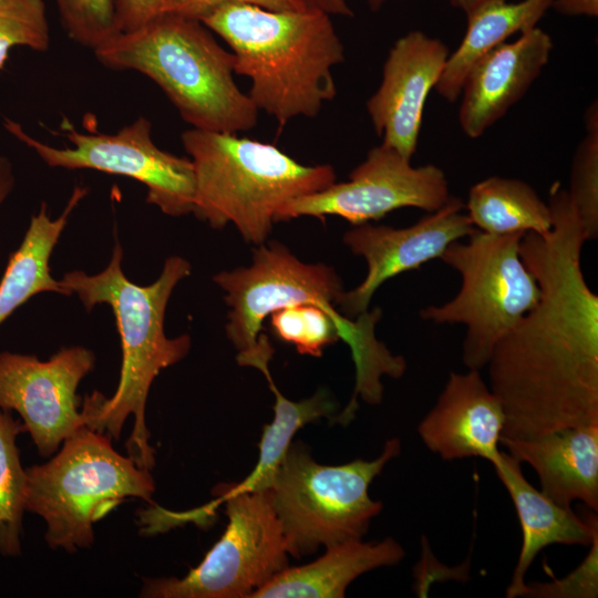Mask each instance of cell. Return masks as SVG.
I'll list each match as a JSON object with an SVG mask.
<instances>
[{
	"label": "cell",
	"mask_w": 598,
	"mask_h": 598,
	"mask_svg": "<svg viewBox=\"0 0 598 598\" xmlns=\"http://www.w3.org/2000/svg\"><path fill=\"white\" fill-rule=\"evenodd\" d=\"M547 204L551 229L526 233L519 245L539 300L486 364L505 413L502 436L515 440L598 423V296L580 261L588 240L560 183Z\"/></svg>",
	"instance_id": "6da1fadb"
},
{
	"label": "cell",
	"mask_w": 598,
	"mask_h": 598,
	"mask_svg": "<svg viewBox=\"0 0 598 598\" xmlns=\"http://www.w3.org/2000/svg\"><path fill=\"white\" fill-rule=\"evenodd\" d=\"M123 249L116 243L107 266L95 275L81 270L65 272L59 280L71 296L75 293L89 311L97 305L111 307L122 347L118 385L111 398L97 391L84 399L81 413L90 429L118 439L128 415L134 427L126 442L128 457L144 470L155 465V450L150 445L145 406L151 385L158 373L189 352L188 334L168 338L164 330L165 312L176 285L190 275L192 266L181 256H169L159 277L147 286L126 278L122 269Z\"/></svg>",
	"instance_id": "7a4b0ae2"
},
{
	"label": "cell",
	"mask_w": 598,
	"mask_h": 598,
	"mask_svg": "<svg viewBox=\"0 0 598 598\" xmlns=\"http://www.w3.org/2000/svg\"><path fill=\"white\" fill-rule=\"evenodd\" d=\"M199 21L227 43L235 73L250 80L247 94L279 127L315 117L337 95L332 68L344 61V48L331 16L227 2Z\"/></svg>",
	"instance_id": "3957f363"
},
{
	"label": "cell",
	"mask_w": 598,
	"mask_h": 598,
	"mask_svg": "<svg viewBox=\"0 0 598 598\" xmlns=\"http://www.w3.org/2000/svg\"><path fill=\"white\" fill-rule=\"evenodd\" d=\"M93 52L107 69L154 81L193 128L237 134L257 124L258 109L234 80L233 52L197 19L162 13Z\"/></svg>",
	"instance_id": "277c9868"
},
{
	"label": "cell",
	"mask_w": 598,
	"mask_h": 598,
	"mask_svg": "<svg viewBox=\"0 0 598 598\" xmlns=\"http://www.w3.org/2000/svg\"><path fill=\"white\" fill-rule=\"evenodd\" d=\"M181 140L194 168L195 216L214 229L230 223L255 246L286 203L336 183L331 165H303L270 143L193 127Z\"/></svg>",
	"instance_id": "5b68a950"
},
{
	"label": "cell",
	"mask_w": 598,
	"mask_h": 598,
	"mask_svg": "<svg viewBox=\"0 0 598 598\" xmlns=\"http://www.w3.org/2000/svg\"><path fill=\"white\" fill-rule=\"evenodd\" d=\"M110 439L84 425L63 441L51 461L25 470V511L44 519L51 548H89L94 523L125 498L151 501V471L118 454Z\"/></svg>",
	"instance_id": "8992f818"
},
{
	"label": "cell",
	"mask_w": 598,
	"mask_h": 598,
	"mask_svg": "<svg viewBox=\"0 0 598 598\" xmlns=\"http://www.w3.org/2000/svg\"><path fill=\"white\" fill-rule=\"evenodd\" d=\"M400 451L393 437L374 460L323 465L303 444L291 442L268 489L288 554L301 558L321 546L362 539L382 511L369 486Z\"/></svg>",
	"instance_id": "52a82bcc"
},
{
	"label": "cell",
	"mask_w": 598,
	"mask_h": 598,
	"mask_svg": "<svg viewBox=\"0 0 598 598\" xmlns=\"http://www.w3.org/2000/svg\"><path fill=\"white\" fill-rule=\"evenodd\" d=\"M524 233L489 235L475 231L454 241L440 257L461 276L457 295L420 316L435 324L466 328L462 360L471 370L486 367L493 349L538 302L536 278L519 255Z\"/></svg>",
	"instance_id": "ba28073f"
},
{
	"label": "cell",
	"mask_w": 598,
	"mask_h": 598,
	"mask_svg": "<svg viewBox=\"0 0 598 598\" xmlns=\"http://www.w3.org/2000/svg\"><path fill=\"white\" fill-rule=\"evenodd\" d=\"M223 503L228 524L202 563L182 578H144L141 597L250 598L288 567L289 554L268 489L217 494L205 508Z\"/></svg>",
	"instance_id": "9c48e42d"
},
{
	"label": "cell",
	"mask_w": 598,
	"mask_h": 598,
	"mask_svg": "<svg viewBox=\"0 0 598 598\" xmlns=\"http://www.w3.org/2000/svg\"><path fill=\"white\" fill-rule=\"evenodd\" d=\"M252 254L250 266L220 271L213 280L225 291L230 308L225 329L237 350V363L260 370L275 352L268 337L260 333L264 320L301 303L339 315L337 300L343 286L332 267L306 264L280 243L261 244Z\"/></svg>",
	"instance_id": "30bf717a"
},
{
	"label": "cell",
	"mask_w": 598,
	"mask_h": 598,
	"mask_svg": "<svg viewBox=\"0 0 598 598\" xmlns=\"http://www.w3.org/2000/svg\"><path fill=\"white\" fill-rule=\"evenodd\" d=\"M4 130L33 150L50 167L94 169L131 177L146 189V202L179 217L193 213L195 175L189 158L161 150L152 140L151 122L140 116L116 133H82L64 120L61 128L70 146L54 147L31 136L4 117Z\"/></svg>",
	"instance_id": "8fae6325"
},
{
	"label": "cell",
	"mask_w": 598,
	"mask_h": 598,
	"mask_svg": "<svg viewBox=\"0 0 598 598\" xmlns=\"http://www.w3.org/2000/svg\"><path fill=\"white\" fill-rule=\"evenodd\" d=\"M450 197L448 183L440 167H413L411 159L380 144L350 173L349 181L289 200L278 210L276 221L338 216L355 226L405 207L433 213Z\"/></svg>",
	"instance_id": "7c38bea8"
},
{
	"label": "cell",
	"mask_w": 598,
	"mask_h": 598,
	"mask_svg": "<svg viewBox=\"0 0 598 598\" xmlns=\"http://www.w3.org/2000/svg\"><path fill=\"white\" fill-rule=\"evenodd\" d=\"M94 362V353L81 346L63 348L47 361L0 352V409L19 413L42 456L85 425L76 390Z\"/></svg>",
	"instance_id": "4fadbf2b"
},
{
	"label": "cell",
	"mask_w": 598,
	"mask_h": 598,
	"mask_svg": "<svg viewBox=\"0 0 598 598\" xmlns=\"http://www.w3.org/2000/svg\"><path fill=\"white\" fill-rule=\"evenodd\" d=\"M464 210L465 204L451 196L440 209L409 227L365 223L348 230L343 243L364 258L368 271L359 286L339 295L337 307L349 318L367 312L373 295L385 281L440 258L452 243L477 231Z\"/></svg>",
	"instance_id": "5bb4252c"
},
{
	"label": "cell",
	"mask_w": 598,
	"mask_h": 598,
	"mask_svg": "<svg viewBox=\"0 0 598 598\" xmlns=\"http://www.w3.org/2000/svg\"><path fill=\"white\" fill-rule=\"evenodd\" d=\"M450 54L440 39L413 30L395 41L383 64L382 81L367 111L382 143L411 159L416 151L426 99Z\"/></svg>",
	"instance_id": "9a60e30c"
},
{
	"label": "cell",
	"mask_w": 598,
	"mask_h": 598,
	"mask_svg": "<svg viewBox=\"0 0 598 598\" xmlns=\"http://www.w3.org/2000/svg\"><path fill=\"white\" fill-rule=\"evenodd\" d=\"M505 413L478 370L450 372L435 405L417 426L423 444L444 461L501 457Z\"/></svg>",
	"instance_id": "2e32d148"
},
{
	"label": "cell",
	"mask_w": 598,
	"mask_h": 598,
	"mask_svg": "<svg viewBox=\"0 0 598 598\" xmlns=\"http://www.w3.org/2000/svg\"><path fill=\"white\" fill-rule=\"evenodd\" d=\"M553 47L550 35L534 27L517 40L499 44L472 68L458 112L468 137L482 136L525 95L548 63Z\"/></svg>",
	"instance_id": "e0dca14e"
},
{
	"label": "cell",
	"mask_w": 598,
	"mask_h": 598,
	"mask_svg": "<svg viewBox=\"0 0 598 598\" xmlns=\"http://www.w3.org/2000/svg\"><path fill=\"white\" fill-rule=\"evenodd\" d=\"M499 444L535 470L540 492L554 503L570 507L580 501L598 511V423L527 440L501 436Z\"/></svg>",
	"instance_id": "ac0fdd59"
},
{
	"label": "cell",
	"mask_w": 598,
	"mask_h": 598,
	"mask_svg": "<svg viewBox=\"0 0 598 598\" xmlns=\"http://www.w3.org/2000/svg\"><path fill=\"white\" fill-rule=\"evenodd\" d=\"M493 467L508 492L522 527L523 542L507 598L520 597L526 585L525 575L537 554L553 544L589 546L598 534L596 514L582 517L536 489L525 478L520 462L508 453L501 454Z\"/></svg>",
	"instance_id": "d6986e66"
},
{
	"label": "cell",
	"mask_w": 598,
	"mask_h": 598,
	"mask_svg": "<svg viewBox=\"0 0 598 598\" xmlns=\"http://www.w3.org/2000/svg\"><path fill=\"white\" fill-rule=\"evenodd\" d=\"M404 556L403 547L393 538L343 542L327 547L315 561L288 566L250 598H342L355 578L375 568L396 565Z\"/></svg>",
	"instance_id": "ffe728a7"
},
{
	"label": "cell",
	"mask_w": 598,
	"mask_h": 598,
	"mask_svg": "<svg viewBox=\"0 0 598 598\" xmlns=\"http://www.w3.org/2000/svg\"><path fill=\"white\" fill-rule=\"evenodd\" d=\"M87 188L76 185L61 215L52 218L42 203L34 214L18 249L10 255L0 280V324L19 307L41 292L70 296L51 275L50 258L72 212L86 195Z\"/></svg>",
	"instance_id": "44dd1931"
},
{
	"label": "cell",
	"mask_w": 598,
	"mask_h": 598,
	"mask_svg": "<svg viewBox=\"0 0 598 598\" xmlns=\"http://www.w3.org/2000/svg\"><path fill=\"white\" fill-rule=\"evenodd\" d=\"M551 2L553 0H483L466 16L465 34L456 50L447 56L435 86L436 92L451 103L458 100L472 68L514 33H523L537 27V22L551 8Z\"/></svg>",
	"instance_id": "7402d4cb"
},
{
	"label": "cell",
	"mask_w": 598,
	"mask_h": 598,
	"mask_svg": "<svg viewBox=\"0 0 598 598\" xmlns=\"http://www.w3.org/2000/svg\"><path fill=\"white\" fill-rule=\"evenodd\" d=\"M473 226L489 235L546 234L550 208L526 182L492 176L473 185L465 204Z\"/></svg>",
	"instance_id": "603a6c76"
},
{
	"label": "cell",
	"mask_w": 598,
	"mask_h": 598,
	"mask_svg": "<svg viewBox=\"0 0 598 598\" xmlns=\"http://www.w3.org/2000/svg\"><path fill=\"white\" fill-rule=\"evenodd\" d=\"M261 373L266 377L275 395L274 420L262 427L259 456L252 471L241 482L216 486L217 494L229 495L269 489L297 431L317 419L331 416L336 410L334 402L323 390L309 399L291 401L278 390L269 368Z\"/></svg>",
	"instance_id": "cb8c5ba5"
},
{
	"label": "cell",
	"mask_w": 598,
	"mask_h": 598,
	"mask_svg": "<svg viewBox=\"0 0 598 598\" xmlns=\"http://www.w3.org/2000/svg\"><path fill=\"white\" fill-rule=\"evenodd\" d=\"M25 431L10 411L0 409V553H21L22 518L25 511L28 476L22 468L16 439Z\"/></svg>",
	"instance_id": "d4e9b609"
},
{
	"label": "cell",
	"mask_w": 598,
	"mask_h": 598,
	"mask_svg": "<svg viewBox=\"0 0 598 598\" xmlns=\"http://www.w3.org/2000/svg\"><path fill=\"white\" fill-rule=\"evenodd\" d=\"M586 135L578 144L571 164L570 202L587 240L598 237V109L591 103L585 115Z\"/></svg>",
	"instance_id": "484cf974"
},
{
	"label": "cell",
	"mask_w": 598,
	"mask_h": 598,
	"mask_svg": "<svg viewBox=\"0 0 598 598\" xmlns=\"http://www.w3.org/2000/svg\"><path fill=\"white\" fill-rule=\"evenodd\" d=\"M50 40L44 0H0V71L12 48L47 51Z\"/></svg>",
	"instance_id": "4316f807"
},
{
	"label": "cell",
	"mask_w": 598,
	"mask_h": 598,
	"mask_svg": "<svg viewBox=\"0 0 598 598\" xmlns=\"http://www.w3.org/2000/svg\"><path fill=\"white\" fill-rule=\"evenodd\" d=\"M61 23L71 40L91 50L120 31L113 0H54Z\"/></svg>",
	"instance_id": "83f0119b"
},
{
	"label": "cell",
	"mask_w": 598,
	"mask_h": 598,
	"mask_svg": "<svg viewBox=\"0 0 598 598\" xmlns=\"http://www.w3.org/2000/svg\"><path fill=\"white\" fill-rule=\"evenodd\" d=\"M584 561L567 576L548 582L525 585L520 597L596 598L598 596V534Z\"/></svg>",
	"instance_id": "f1b7e54d"
},
{
	"label": "cell",
	"mask_w": 598,
	"mask_h": 598,
	"mask_svg": "<svg viewBox=\"0 0 598 598\" xmlns=\"http://www.w3.org/2000/svg\"><path fill=\"white\" fill-rule=\"evenodd\" d=\"M227 2L247 3L278 11L301 10L291 0H168L164 13L199 20L212 9Z\"/></svg>",
	"instance_id": "f546056e"
},
{
	"label": "cell",
	"mask_w": 598,
	"mask_h": 598,
	"mask_svg": "<svg viewBox=\"0 0 598 598\" xmlns=\"http://www.w3.org/2000/svg\"><path fill=\"white\" fill-rule=\"evenodd\" d=\"M120 32L135 30L164 13L168 0H113Z\"/></svg>",
	"instance_id": "4dcf8cb0"
},
{
	"label": "cell",
	"mask_w": 598,
	"mask_h": 598,
	"mask_svg": "<svg viewBox=\"0 0 598 598\" xmlns=\"http://www.w3.org/2000/svg\"><path fill=\"white\" fill-rule=\"evenodd\" d=\"M551 8L564 16L569 17H597L598 0H553Z\"/></svg>",
	"instance_id": "1f68e13d"
},
{
	"label": "cell",
	"mask_w": 598,
	"mask_h": 598,
	"mask_svg": "<svg viewBox=\"0 0 598 598\" xmlns=\"http://www.w3.org/2000/svg\"><path fill=\"white\" fill-rule=\"evenodd\" d=\"M301 10H318L329 16L352 17L346 0H291Z\"/></svg>",
	"instance_id": "d6a6232c"
},
{
	"label": "cell",
	"mask_w": 598,
	"mask_h": 598,
	"mask_svg": "<svg viewBox=\"0 0 598 598\" xmlns=\"http://www.w3.org/2000/svg\"><path fill=\"white\" fill-rule=\"evenodd\" d=\"M14 185L13 165L8 157L0 155V206L12 193Z\"/></svg>",
	"instance_id": "836d02e7"
},
{
	"label": "cell",
	"mask_w": 598,
	"mask_h": 598,
	"mask_svg": "<svg viewBox=\"0 0 598 598\" xmlns=\"http://www.w3.org/2000/svg\"><path fill=\"white\" fill-rule=\"evenodd\" d=\"M389 0H367L372 11H378ZM451 4L462 10L465 16L472 12L483 0H450Z\"/></svg>",
	"instance_id": "e575fe53"
}]
</instances>
